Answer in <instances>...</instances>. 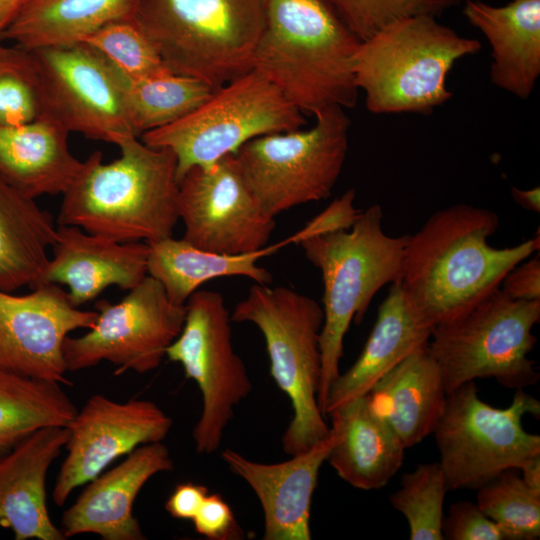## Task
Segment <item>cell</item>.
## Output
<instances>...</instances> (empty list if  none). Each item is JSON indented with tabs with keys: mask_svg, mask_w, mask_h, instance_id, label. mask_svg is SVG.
<instances>
[{
	"mask_svg": "<svg viewBox=\"0 0 540 540\" xmlns=\"http://www.w3.org/2000/svg\"><path fill=\"white\" fill-rule=\"evenodd\" d=\"M82 42L100 52L126 81L170 71L154 44L132 18L108 23Z\"/></svg>",
	"mask_w": 540,
	"mask_h": 540,
	"instance_id": "836d02e7",
	"label": "cell"
},
{
	"mask_svg": "<svg viewBox=\"0 0 540 540\" xmlns=\"http://www.w3.org/2000/svg\"><path fill=\"white\" fill-rule=\"evenodd\" d=\"M338 439L330 425L328 435L311 448L279 463H260L227 448L221 458L243 479L260 501L264 540H310L311 504L321 466Z\"/></svg>",
	"mask_w": 540,
	"mask_h": 540,
	"instance_id": "ac0fdd59",
	"label": "cell"
},
{
	"mask_svg": "<svg viewBox=\"0 0 540 540\" xmlns=\"http://www.w3.org/2000/svg\"><path fill=\"white\" fill-rule=\"evenodd\" d=\"M442 535L446 540H507L502 529L486 516L476 503H453L443 517Z\"/></svg>",
	"mask_w": 540,
	"mask_h": 540,
	"instance_id": "8d00e7d4",
	"label": "cell"
},
{
	"mask_svg": "<svg viewBox=\"0 0 540 540\" xmlns=\"http://www.w3.org/2000/svg\"><path fill=\"white\" fill-rule=\"evenodd\" d=\"M149 244L148 275L159 281L169 299L185 305L204 283L222 277L243 276L270 284L272 275L257 261L290 245L288 238L261 250L243 254H219L169 237Z\"/></svg>",
	"mask_w": 540,
	"mask_h": 540,
	"instance_id": "4316f807",
	"label": "cell"
},
{
	"mask_svg": "<svg viewBox=\"0 0 540 540\" xmlns=\"http://www.w3.org/2000/svg\"><path fill=\"white\" fill-rule=\"evenodd\" d=\"M447 491L449 488L439 462L421 463L402 475L400 488L389 496V500L406 518L411 540H443V506Z\"/></svg>",
	"mask_w": 540,
	"mask_h": 540,
	"instance_id": "d6a6232c",
	"label": "cell"
},
{
	"mask_svg": "<svg viewBox=\"0 0 540 540\" xmlns=\"http://www.w3.org/2000/svg\"><path fill=\"white\" fill-rule=\"evenodd\" d=\"M119 158L103 162L95 151L62 194L59 225L75 226L117 242L172 237L179 220L177 159L168 148L130 136Z\"/></svg>",
	"mask_w": 540,
	"mask_h": 540,
	"instance_id": "7a4b0ae2",
	"label": "cell"
},
{
	"mask_svg": "<svg viewBox=\"0 0 540 540\" xmlns=\"http://www.w3.org/2000/svg\"><path fill=\"white\" fill-rule=\"evenodd\" d=\"M135 0H29L0 41L33 50L82 42L108 23L132 18Z\"/></svg>",
	"mask_w": 540,
	"mask_h": 540,
	"instance_id": "f1b7e54d",
	"label": "cell"
},
{
	"mask_svg": "<svg viewBox=\"0 0 540 540\" xmlns=\"http://www.w3.org/2000/svg\"><path fill=\"white\" fill-rule=\"evenodd\" d=\"M355 195L354 189H348L307 222L301 230L289 236L291 243L299 244L313 236L350 229L361 213L354 207Z\"/></svg>",
	"mask_w": 540,
	"mask_h": 540,
	"instance_id": "74e56055",
	"label": "cell"
},
{
	"mask_svg": "<svg viewBox=\"0 0 540 540\" xmlns=\"http://www.w3.org/2000/svg\"><path fill=\"white\" fill-rule=\"evenodd\" d=\"M338 439L327 461L338 476L361 490L384 487L401 468L405 448L372 409L368 395L328 414Z\"/></svg>",
	"mask_w": 540,
	"mask_h": 540,
	"instance_id": "484cf974",
	"label": "cell"
},
{
	"mask_svg": "<svg viewBox=\"0 0 540 540\" xmlns=\"http://www.w3.org/2000/svg\"><path fill=\"white\" fill-rule=\"evenodd\" d=\"M508 469L477 488L476 504L504 532L507 540L540 537V492Z\"/></svg>",
	"mask_w": 540,
	"mask_h": 540,
	"instance_id": "1f68e13d",
	"label": "cell"
},
{
	"mask_svg": "<svg viewBox=\"0 0 540 540\" xmlns=\"http://www.w3.org/2000/svg\"><path fill=\"white\" fill-rule=\"evenodd\" d=\"M52 249L44 282L66 285L68 299L76 307L112 285L130 290L148 275L147 242H117L60 225Z\"/></svg>",
	"mask_w": 540,
	"mask_h": 540,
	"instance_id": "ffe728a7",
	"label": "cell"
},
{
	"mask_svg": "<svg viewBox=\"0 0 540 540\" xmlns=\"http://www.w3.org/2000/svg\"><path fill=\"white\" fill-rule=\"evenodd\" d=\"M57 228L49 212L0 180V290L44 283Z\"/></svg>",
	"mask_w": 540,
	"mask_h": 540,
	"instance_id": "83f0119b",
	"label": "cell"
},
{
	"mask_svg": "<svg viewBox=\"0 0 540 540\" xmlns=\"http://www.w3.org/2000/svg\"><path fill=\"white\" fill-rule=\"evenodd\" d=\"M500 289L512 299L540 300V255L527 258L503 279Z\"/></svg>",
	"mask_w": 540,
	"mask_h": 540,
	"instance_id": "ab89813d",
	"label": "cell"
},
{
	"mask_svg": "<svg viewBox=\"0 0 540 540\" xmlns=\"http://www.w3.org/2000/svg\"><path fill=\"white\" fill-rule=\"evenodd\" d=\"M498 227L495 212L461 203L436 211L409 235L400 283L433 328L472 309L539 251V231L512 247L491 246L488 240Z\"/></svg>",
	"mask_w": 540,
	"mask_h": 540,
	"instance_id": "6da1fadb",
	"label": "cell"
},
{
	"mask_svg": "<svg viewBox=\"0 0 540 540\" xmlns=\"http://www.w3.org/2000/svg\"><path fill=\"white\" fill-rule=\"evenodd\" d=\"M172 419L154 402H116L91 396L67 426V455L56 478L52 498L63 506L74 489L101 474L114 460L137 447L162 442Z\"/></svg>",
	"mask_w": 540,
	"mask_h": 540,
	"instance_id": "2e32d148",
	"label": "cell"
},
{
	"mask_svg": "<svg viewBox=\"0 0 540 540\" xmlns=\"http://www.w3.org/2000/svg\"><path fill=\"white\" fill-rule=\"evenodd\" d=\"M195 531L209 540L238 539L241 536L229 504L219 494H208L192 519Z\"/></svg>",
	"mask_w": 540,
	"mask_h": 540,
	"instance_id": "f35d334b",
	"label": "cell"
},
{
	"mask_svg": "<svg viewBox=\"0 0 540 540\" xmlns=\"http://www.w3.org/2000/svg\"><path fill=\"white\" fill-rule=\"evenodd\" d=\"M61 385L0 369V456L41 428L69 425L78 410Z\"/></svg>",
	"mask_w": 540,
	"mask_h": 540,
	"instance_id": "f546056e",
	"label": "cell"
},
{
	"mask_svg": "<svg viewBox=\"0 0 540 540\" xmlns=\"http://www.w3.org/2000/svg\"><path fill=\"white\" fill-rule=\"evenodd\" d=\"M436 18L398 19L360 41L353 56V73L368 111L427 115L451 99L453 94L446 87L450 70L482 46Z\"/></svg>",
	"mask_w": 540,
	"mask_h": 540,
	"instance_id": "5b68a950",
	"label": "cell"
},
{
	"mask_svg": "<svg viewBox=\"0 0 540 540\" xmlns=\"http://www.w3.org/2000/svg\"><path fill=\"white\" fill-rule=\"evenodd\" d=\"M360 40L325 0H267L252 69L301 113L353 108V56Z\"/></svg>",
	"mask_w": 540,
	"mask_h": 540,
	"instance_id": "3957f363",
	"label": "cell"
},
{
	"mask_svg": "<svg viewBox=\"0 0 540 540\" xmlns=\"http://www.w3.org/2000/svg\"><path fill=\"white\" fill-rule=\"evenodd\" d=\"M94 326L79 337L67 336L63 355L67 371L94 367L103 361L115 365V374L147 373L166 357L180 334L185 305L172 302L162 284L147 275L119 302L101 300Z\"/></svg>",
	"mask_w": 540,
	"mask_h": 540,
	"instance_id": "5bb4252c",
	"label": "cell"
},
{
	"mask_svg": "<svg viewBox=\"0 0 540 540\" xmlns=\"http://www.w3.org/2000/svg\"><path fill=\"white\" fill-rule=\"evenodd\" d=\"M267 0H135L133 21L166 67L214 88L252 70Z\"/></svg>",
	"mask_w": 540,
	"mask_h": 540,
	"instance_id": "8992f818",
	"label": "cell"
},
{
	"mask_svg": "<svg viewBox=\"0 0 540 540\" xmlns=\"http://www.w3.org/2000/svg\"><path fill=\"white\" fill-rule=\"evenodd\" d=\"M382 218L380 205L374 204L361 211L350 229L299 243L309 262L320 270L323 281L318 403L325 417L328 393L340 374L344 337L351 322L359 324L376 293L401 279L409 235H387Z\"/></svg>",
	"mask_w": 540,
	"mask_h": 540,
	"instance_id": "277c9868",
	"label": "cell"
},
{
	"mask_svg": "<svg viewBox=\"0 0 540 540\" xmlns=\"http://www.w3.org/2000/svg\"><path fill=\"white\" fill-rule=\"evenodd\" d=\"M69 134L47 117L0 126V180L32 199L63 194L83 164L70 151Z\"/></svg>",
	"mask_w": 540,
	"mask_h": 540,
	"instance_id": "cb8c5ba5",
	"label": "cell"
},
{
	"mask_svg": "<svg viewBox=\"0 0 540 540\" xmlns=\"http://www.w3.org/2000/svg\"><path fill=\"white\" fill-rule=\"evenodd\" d=\"M363 41L388 24L416 15L441 16L463 0H325Z\"/></svg>",
	"mask_w": 540,
	"mask_h": 540,
	"instance_id": "e575fe53",
	"label": "cell"
},
{
	"mask_svg": "<svg viewBox=\"0 0 540 540\" xmlns=\"http://www.w3.org/2000/svg\"><path fill=\"white\" fill-rule=\"evenodd\" d=\"M178 208L182 239L219 254L261 250L276 226L249 188L235 154L188 170L179 180Z\"/></svg>",
	"mask_w": 540,
	"mask_h": 540,
	"instance_id": "9a60e30c",
	"label": "cell"
},
{
	"mask_svg": "<svg viewBox=\"0 0 540 540\" xmlns=\"http://www.w3.org/2000/svg\"><path fill=\"white\" fill-rule=\"evenodd\" d=\"M37 78L42 116L69 133L118 145L138 137L126 109V79L85 42L27 50Z\"/></svg>",
	"mask_w": 540,
	"mask_h": 540,
	"instance_id": "4fadbf2b",
	"label": "cell"
},
{
	"mask_svg": "<svg viewBox=\"0 0 540 540\" xmlns=\"http://www.w3.org/2000/svg\"><path fill=\"white\" fill-rule=\"evenodd\" d=\"M42 116L37 78L30 54L0 67V126H18Z\"/></svg>",
	"mask_w": 540,
	"mask_h": 540,
	"instance_id": "d590c367",
	"label": "cell"
},
{
	"mask_svg": "<svg viewBox=\"0 0 540 540\" xmlns=\"http://www.w3.org/2000/svg\"><path fill=\"white\" fill-rule=\"evenodd\" d=\"M526 414L539 417L540 402L524 389L505 408L482 401L474 381L447 394L433 434L449 490L477 489L540 455V436L523 428Z\"/></svg>",
	"mask_w": 540,
	"mask_h": 540,
	"instance_id": "30bf717a",
	"label": "cell"
},
{
	"mask_svg": "<svg viewBox=\"0 0 540 540\" xmlns=\"http://www.w3.org/2000/svg\"><path fill=\"white\" fill-rule=\"evenodd\" d=\"M173 467L170 452L162 442L137 447L120 464L85 484L63 513L64 537L92 533L103 540L146 539L133 515L135 499L154 475Z\"/></svg>",
	"mask_w": 540,
	"mask_h": 540,
	"instance_id": "d6986e66",
	"label": "cell"
},
{
	"mask_svg": "<svg viewBox=\"0 0 540 540\" xmlns=\"http://www.w3.org/2000/svg\"><path fill=\"white\" fill-rule=\"evenodd\" d=\"M323 309L313 298L285 286L254 283L232 313L262 333L270 374L289 398L292 419L282 447L292 456L324 439L330 426L318 403L321 378L320 333Z\"/></svg>",
	"mask_w": 540,
	"mask_h": 540,
	"instance_id": "52a82bcc",
	"label": "cell"
},
{
	"mask_svg": "<svg viewBox=\"0 0 540 540\" xmlns=\"http://www.w3.org/2000/svg\"><path fill=\"white\" fill-rule=\"evenodd\" d=\"M97 316L74 306L55 283L44 282L25 295L0 290V369L71 385L64 340L74 330L91 329Z\"/></svg>",
	"mask_w": 540,
	"mask_h": 540,
	"instance_id": "e0dca14e",
	"label": "cell"
},
{
	"mask_svg": "<svg viewBox=\"0 0 540 540\" xmlns=\"http://www.w3.org/2000/svg\"><path fill=\"white\" fill-rule=\"evenodd\" d=\"M511 196L513 200L522 208L531 212L540 213V188L539 186L531 189H519L511 187Z\"/></svg>",
	"mask_w": 540,
	"mask_h": 540,
	"instance_id": "b9f144b4",
	"label": "cell"
},
{
	"mask_svg": "<svg viewBox=\"0 0 540 540\" xmlns=\"http://www.w3.org/2000/svg\"><path fill=\"white\" fill-rule=\"evenodd\" d=\"M427 347L407 356L367 394L405 449L434 432L446 404L442 375Z\"/></svg>",
	"mask_w": 540,
	"mask_h": 540,
	"instance_id": "d4e9b609",
	"label": "cell"
},
{
	"mask_svg": "<svg viewBox=\"0 0 540 540\" xmlns=\"http://www.w3.org/2000/svg\"><path fill=\"white\" fill-rule=\"evenodd\" d=\"M68 436L67 427H44L0 456V525L16 540L66 539L49 516L46 476Z\"/></svg>",
	"mask_w": 540,
	"mask_h": 540,
	"instance_id": "44dd1931",
	"label": "cell"
},
{
	"mask_svg": "<svg viewBox=\"0 0 540 540\" xmlns=\"http://www.w3.org/2000/svg\"><path fill=\"white\" fill-rule=\"evenodd\" d=\"M29 0H0V35Z\"/></svg>",
	"mask_w": 540,
	"mask_h": 540,
	"instance_id": "ee69618b",
	"label": "cell"
},
{
	"mask_svg": "<svg viewBox=\"0 0 540 540\" xmlns=\"http://www.w3.org/2000/svg\"><path fill=\"white\" fill-rule=\"evenodd\" d=\"M540 300H516L500 288L461 316L434 327L428 351L447 394L479 378L510 389L535 385L539 372L529 358L537 338Z\"/></svg>",
	"mask_w": 540,
	"mask_h": 540,
	"instance_id": "ba28073f",
	"label": "cell"
},
{
	"mask_svg": "<svg viewBox=\"0 0 540 540\" xmlns=\"http://www.w3.org/2000/svg\"><path fill=\"white\" fill-rule=\"evenodd\" d=\"M186 315L166 357L179 363L202 395V411L193 429L196 451L211 454L222 443L235 408L253 385L247 368L235 352L231 314L221 293L195 291L185 303Z\"/></svg>",
	"mask_w": 540,
	"mask_h": 540,
	"instance_id": "7c38bea8",
	"label": "cell"
},
{
	"mask_svg": "<svg viewBox=\"0 0 540 540\" xmlns=\"http://www.w3.org/2000/svg\"><path fill=\"white\" fill-rule=\"evenodd\" d=\"M216 90L192 76L165 72L126 81V109L137 136L174 123L202 105Z\"/></svg>",
	"mask_w": 540,
	"mask_h": 540,
	"instance_id": "4dcf8cb0",
	"label": "cell"
},
{
	"mask_svg": "<svg viewBox=\"0 0 540 540\" xmlns=\"http://www.w3.org/2000/svg\"><path fill=\"white\" fill-rule=\"evenodd\" d=\"M25 53L19 47H7L0 41V67L19 60Z\"/></svg>",
	"mask_w": 540,
	"mask_h": 540,
	"instance_id": "f6af8a7d",
	"label": "cell"
},
{
	"mask_svg": "<svg viewBox=\"0 0 540 540\" xmlns=\"http://www.w3.org/2000/svg\"><path fill=\"white\" fill-rule=\"evenodd\" d=\"M433 329L416 311L400 281L391 284L363 350L329 390L326 417L340 406L368 394L407 356L428 346Z\"/></svg>",
	"mask_w": 540,
	"mask_h": 540,
	"instance_id": "7402d4cb",
	"label": "cell"
},
{
	"mask_svg": "<svg viewBox=\"0 0 540 540\" xmlns=\"http://www.w3.org/2000/svg\"><path fill=\"white\" fill-rule=\"evenodd\" d=\"M302 113L255 70L219 87L182 119L143 133L152 147L168 148L177 159V178L205 167L246 142L267 134L300 129Z\"/></svg>",
	"mask_w": 540,
	"mask_h": 540,
	"instance_id": "9c48e42d",
	"label": "cell"
},
{
	"mask_svg": "<svg viewBox=\"0 0 540 540\" xmlns=\"http://www.w3.org/2000/svg\"><path fill=\"white\" fill-rule=\"evenodd\" d=\"M207 495L204 485L180 483L165 502V509L175 519L192 521Z\"/></svg>",
	"mask_w": 540,
	"mask_h": 540,
	"instance_id": "60d3db41",
	"label": "cell"
},
{
	"mask_svg": "<svg viewBox=\"0 0 540 540\" xmlns=\"http://www.w3.org/2000/svg\"><path fill=\"white\" fill-rule=\"evenodd\" d=\"M463 14L491 45L492 84L528 99L540 76V0H511L500 7L466 0Z\"/></svg>",
	"mask_w": 540,
	"mask_h": 540,
	"instance_id": "603a6c76",
	"label": "cell"
},
{
	"mask_svg": "<svg viewBox=\"0 0 540 540\" xmlns=\"http://www.w3.org/2000/svg\"><path fill=\"white\" fill-rule=\"evenodd\" d=\"M519 470L523 481L534 491L540 492V455L528 459Z\"/></svg>",
	"mask_w": 540,
	"mask_h": 540,
	"instance_id": "7bdbcfd3",
	"label": "cell"
},
{
	"mask_svg": "<svg viewBox=\"0 0 540 540\" xmlns=\"http://www.w3.org/2000/svg\"><path fill=\"white\" fill-rule=\"evenodd\" d=\"M307 130L256 137L235 153L242 174L273 217L331 195L345 163L350 120L341 107L325 109Z\"/></svg>",
	"mask_w": 540,
	"mask_h": 540,
	"instance_id": "8fae6325",
	"label": "cell"
}]
</instances>
